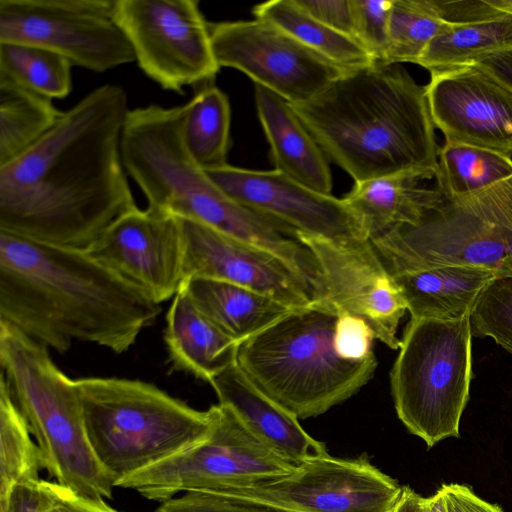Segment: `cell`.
I'll list each match as a JSON object with an SVG mask.
<instances>
[{
    "instance_id": "cell-1",
    "label": "cell",
    "mask_w": 512,
    "mask_h": 512,
    "mask_svg": "<svg viewBox=\"0 0 512 512\" xmlns=\"http://www.w3.org/2000/svg\"><path fill=\"white\" fill-rule=\"evenodd\" d=\"M129 110L123 87L101 85L1 166L0 231L87 250L136 208L121 153Z\"/></svg>"
},
{
    "instance_id": "cell-2",
    "label": "cell",
    "mask_w": 512,
    "mask_h": 512,
    "mask_svg": "<svg viewBox=\"0 0 512 512\" xmlns=\"http://www.w3.org/2000/svg\"><path fill=\"white\" fill-rule=\"evenodd\" d=\"M160 312L85 250L0 231V320L48 349L85 342L121 354Z\"/></svg>"
},
{
    "instance_id": "cell-3",
    "label": "cell",
    "mask_w": 512,
    "mask_h": 512,
    "mask_svg": "<svg viewBox=\"0 0 512 512\" xmlns=\"http://www.w3.org/2000/svg\"><path fill=\"white\" fill-rule=\"evenodd\" d=\"M326 157L354 182L408 173L435 177L439 147L426 88L398 64L351 70L291 104Z\"/></svg>"
},
{
    "instance_id": "cell-4",
    "label": "cell",
    "mask_w": 512,
    "mask_h": 512,
    "mask_svg": "<svg viewBox=\"0 0 512 512\" xmlns=\"http://www.w3.org/2000/svg\"><path fill=\"white\" fill-rule=\"evenodd\" d=\"M186 111V104L129 110L121 139L127 174L149 208L272 249L280 237L277 223L228 196L189 153L183 138Z\"/></svg>"
},
{
    "instance_id": "cell-5",
    "label": "cell",
    "mask_w": 512,
    "mask_h": 512,
    "mask_svg": "<svg viewBox=\"0 0 512 512\" xmlns=\"http://www.w3.org/2000/svg\"><path fill=\"white\" fill-rule=\"evenodd\" d=\"M337 311L326 303L295 309L239 344L236 363L266 396L298 419L316 417L356 394L377 360L342 359L333 334Z\"/></svg>"
},
{
    "instance_id": "cell-6",
    "label": "cell",
    "mask_w": 512,
    "mask_h": 512,
    "mask_svg": "<svg viewBox=\"0 0 512 512\" xmlns=\"http://www.w3.org/2000/svg\"><path fill=\"white\" fill-rule=\"evenodd\" d=\"M0 367V376L36 439L43 468L80 496L111 499L115 479L91 446L75 379L53 362L46 346L4 320Z\"/></svg>"
},
{
    "instance_id": "cell-7",
    "label": "cell",
    "mask_w": 512,
    "mask_h": 512,
    "mask_svg": "<svg viewBox=\"0 0 512 512\" xmlns=\"http://www.w3.org/2000/svg\"><path fill=\"white\" fill-rule=\"evenodd\" d=\"M91 446L115 483L207 437L214 409L197 410L154 384L75 379Z\"/></svg>"
},
{
    "instance_id": "cell-8",
    "label": "cell",
    "mask_w": 512,
    "mask_h": 512,
    "mask_svg": "<svg viewBox=\"0 0 512 512\" xmlns=\"http://www.w3.org/2000/svg\"><path fill=\"white\" fill-rule=\"evenodd\" d=\"M471 313L410 318L390 371L397 416L428 447L459 437L472 380Z\"/></svg>"
},
{
    "instance_id": "cell-9",
    "label": "cell",
    "mask_w": 512,
    "mask_h": 512,
    "mask_svg": "<svg viewBox=\"0 0 512 512\" xmlns=\"http://www.w3.org/2000/svg\"><path fill=\"white\" fill-rule=\"evenodd\" d=\"M370 241L390 273L454 265L500 271L512 253V176L444 199L417 224L391 227Z\"/></svg>"
},
{
    "instance_id": "cell-10",
    "label": "cell",
    "mask_w": 512,
    "mask_h": 512,
    "mask_svg": "<svg viewBox=\"0 0 512 512\" xmlns=\"http://www.w3.org/2000/svg\"><path fill=\"white\" fill-rule=\"evenodd\" d=\"M214 422L201 442L116 481L146 499L164 502L180 492L218 493L230 486L287 475L297 465L252 434L236 414L212 405Z\"/></svg>"
},
{
    "instance_id": "cell-11",
    "label": "cell",
    "mask_w": 512,
    "mask_h": 512,
    "mask_svg": "<svg viewBox=\"0 0 512 512\" xmlns=\"http://www.w3.org/2000/svg\"><path fill=\"white\" fill-rule=\"evenodd\" d=\"M402 490L367 454L339 458L327 453L287 475L236 484L214 494L280 512H393Z\"/></svg>"
},
{
    "instance_id": "cell-12",
    "label": "cell",
    "mask_w": 512,
    "mask_h": 512,
    "mask_svg": "<svg viewBox=\"0 0 512 512\" xmlns=\"http://www.w3.org/2000/svg\"><path fill=\"white\" fill-rule=\"evenodd\" d=\"M115 0H0V42L39 46L105 72L135 61Z\"/></svg>"
},
{
    "instance_id": "cell-13",
    "label": "cell",
    "mask_w": 512,
    "mask_h": 512,
    "mask_svg": "<svg viewBox=\"0 0 512 512\" xmlns=\"http://www.w3.org/2000/svg\"><path fill=\"white\" fill-rule=\"evenodd\" d=\"M114 20L140 69L165 90L182 94L220 69L197 0H115Z\"/></svg>"
},
{
    "instance_id": "cell-14",
    "label": "cell",
    "mask_w": 512,
    "mask_h": 512,
    "mask_svg": "<svg viewBox=\"0 0 512 512\" xmlns=\"http://www.w3.org/2000/svg\"><path fill=\"white\" fill-rule=\"evenodd\" d=\"M209 26L220 68L241 71L290 104L313 99L348 72L262 19Z\"/></svg>"
},
{
    "instance_id": "cell-15",
    "label": "cell",
    "mask_w": 512,
    "mask_h": 512,
    "mask_svg": "<svg viewBox=\"0 0 512 512\" xmlns=\"http://www.w3.org/2000/svg\"><path fill=\"white\" fill-rule=\"evenodd\" d=\"M320 268L326 301L338 312L361 318L375 339L399 349L397 329L407 311L401 288L369 239L335 242L297 234Z\"/></svg>"
},
{
    "instance_id": "cell-16",
    "label": "cell",
    "mask_w": 512,
    "mask_h": 512,
    "mask_svg": "<svg viewBox=\"0 0 512 512\" xmlns=\"http://www.w3.org/2000/svg\"><path fill=\"white\" fill-rule=\"evenodd\" d=\"M85 251L159 305L184 282L178 219L149 207L120 216Z\"/></svg>"
},
{
    "instance_id": "cell-17",
    "label": "cell",
    "mask_w": 512,
    "mask_h": 512,
    "mask_svg": "<svg viewBox=\"0 0 512 512\" xmlns=\"http://www.w3.org/2000/svg\"><path fill=\"white\" fill-rule=\"evenodd\" d=\"M205 171L228 196L297 234L335 242L369 239L361 219L344 198L313 190L276 170L226 164Z\"/></svg>"
},
{
    "instance_id": "cell-18",
    "label": "cell",
    "mask_w": 512,
    "mask_h": 512,
    "mask_svg": "<svg viewBox=\"0 0 512 512\" xmlns=\"http://www.w3.org/2000/svg\"><path fill=\"white\" fill-rule=\"evenodd\" d=\"M445 142L512 156V89L474 63L430 72L425 86Z\"/></svg>"
},
{
    "instance_id": "cell-19",
    "label": "cell",
    "mask_w": 512,
    "mask_h": 512,
    "mask_svg": "<svg viewBox=\"0 0 512 512\" xmlns=\"http://www.w3.org/2000/svg\"><path fill=\"white\" fill-rule=\"evenodd\" d=\"M184 281L209 278L237 284L293 308L315 301L306 283L278 256L202 223L178 218Z\"/></svg>"
},
{
    "instance_id": "cell-20",
    "label": "cell",
    "mask_w": 512,
    "mask_h": 512,
    "mask_svg": "<svg viewBox=\"0 0 512 512\" xmlns=\"http://www.w3.org/2000/svg\"><path fill=\"white\" fill-rule=\"evenodd\" d=\"M209 384L219 404L230 408L252 434L284 459L299 465L328 453L324 443L311 437L295 415L260 391L237 363Z\"/></svg>"
},
{
    "instance_id": "cell-21",
    "label": "cell",
    "mask_w": 512,
    "mask_h": 512,
    "mask_svg": "<svg viewBox=\"0 0 512 512\" xmlns=\"http://www.w3.org/2000/svg\"><path fill=\"white\" fill-rule=\"evenodd\" d=\"M258 118L270 144L274 170L313 190L331 194L332 174L327 157L294 112L291 104L255 85Z\"/></svg>"
},
{
    "instance_id": "cell-22",
    "label": "cell",
    "mask_w": 512,
    "mask_h": 512,
    "mask_svg": "<svg viewBox=\"0 0 512 512\" xmlns=\"http://www.w3.org/2000/svg\"><path fill=\"white\" fill-rule=\"evenodd\" d=\"M172 299L163 334L171 369L210 383L236 363L239 344L197 309L182 286Z\"/></svg>"
},
{
    "instance_id": "cell-23",
    "label": "cell",
    "mask_w": 512,
    "mask_h": 512,
    "mask_svg": "<svg viewBox=\"0 0 512 512\" xmlns=\"http://www.w3.org/2000/svg\"><path fill=\"white\" fill-rule=\"evenodd\" d=\"M407 302L410 318H458L472 312L499 270L473 265L441 266L391 273Z\"/></svg>"
},
{
    "instance_id": "cell-24",
    "label": "cell",
    "mask_w": 512,
    "mask_h": 512,
    "mask_svg": "<svg viewBox=\"0 0 512 512\" xmlns=\"http://www.w3.org/2000/svg\"><path fill=\"white\" fill-rule=\"evenodd\" d=\"M422 180L400 173L354 182L344 199L371 239L397 225L417 224L444 201L437 187H424L420 184Z\"/></svg>"
},
{
    "instance_id": "cell-25",
    "label": "cell",
    "mask_w": 512,
    "mask_h": 512,
    "mask_svg": "<svg viewBox=\"0 0 512 512\" xmlns=\"http://www.w3.org/2000/svg\"><path fill=\"white\" fill-rule=\"evenodd\" d=\"M182 287L197 309L238 344L295 310L268 295L226 281L192 278Z\"/></svg>"
},
{
    "instance_id": "cell-26",
    "label": "cell",
    "mask_w": 512,
    "mask_h": 512,
    "mask_svg": "<svg viewBox=\"0 0 512 512\" xmlns=\"http://www.w3.org/2000/svg\"><path fill=\"white\" fill-rule=\"evenodd\" d=\"M252 12L255 18L277 26L345 70L351 71L375 64L355 39L319 22L298 6L295 0L267 1L255 5Z\"/></svg>"
},
{
    "instance_id": "cell-27",
    "label": "cell",
    "mask_w": 512,
    "mask_h": 512,
    "mask_svg": "<svg viewBox=\"0 0 512 512\" xmlns=\"http://www.w3.org/2000/svg\"><path fill=\"white\" fill-rule=\"evenodd\" d=\"M62 113L51 99L0 78V167L36 143Z\"/></svg>"
},
{
    "instance_id": "cell-28",
    "label": "cell",
    "mask_w": 512,
    "mask_h": 512,
    "mask_svg": "<svg viewBox=\"0 0 512 512\" xmlns=\"http://www.w3.org/2000/svg\"><path fill=\"white\" fill-rule=\"evenodd\" d=\"M186 105L183 138L191 156L204 170L228 164L231 109L227 95L206 84Z\"/></svg>"
},
{
    "instance_id": "cell-29",
    "label": "cell",
    "mask_w": 512,
    "mask_h": 512,
    "mask_svg": "<svg viewBox=\"0 0 512 512\" xmlns=\"http://www.w3.org/2000/svg\"><path fill=\"white\" fill-rule=\"evenodd\" d=\"M512 176V157L453 142L439 148L436 187L444 199L473 194Z\"/></svg>"
},
{
    "instance_id": "cell-30",
    "label": "cell",
    "mask_w": 512,
    "mask_h": 512,
    "mask_svg": "<svg viewBox=\"0 0 512 512\" xmlns=\"http://www.w3.org/2000/svg\"><path fill=\"white\" fill-rule=\"evenodd\" d=\"M512 47V13L490 21L451 27L436 36L416 64L431 71L473 63Z\"/></svg>"
},
{
    "instance_id": "cell-31",
    "label": "cell",
    "mask_w": 512,
    "mask_h": 512,
    "mask_svg": "<svg viewBox=\"0 0 512 512\" xmlns=\"http://www.w3.org/2000/svg\"><path fill=\"white\" fill-rule=\"evenodd\" d=\"M68 59L23 43L0 42V78L48 99L65 98L72 88Z\"/></svg>"
},
{
    "instance_id": "cell-32",
    "label": "cell",
    "mask_w": 512,
    "mask_h": 512,
    "mask_svg": "<svg viewBox=\"0 0 512 512\" xmlns=\"http://www.w3.org/2000/svg\"><path fill=\"white\" fill-rule=\"evenodd\" d=\"M435 0H392L388 44L382 64L415 63L428 44L450 29Z\"/></svg>"
},
{
    "instance_id": "cell-33",
    "label": "cell",
    "mask_w": 512,
    "mask_h": 512,
    "mask_svg": "<svg viewBox=\"0 0 512 512\" xmlns=\"http://www.w3.org/2000/svg\"><path fill=\"white\" fill-rule=\"evenodd\" d=\"M0 376V499L13 485L39 479L40 450Z\"/></svg>"
},
{
    "instance_id": "cell-34",
    "label": "cell",
    "mask_w": 512,
    "mask_h": 512,
    "mask_svg": "<svg viewBox=\"0 0 512 512\" xmlns=\"http://www.w3.org/2000/svg\"><path fill=\"white\" fill-rule=\"evenodd\" d=\"M472 334L490 337L512 354V277L495 279L481 294L471 313Z\"/></svg>"
},
{
    "instance_id": "cell-35",
    "label": "cell",
    "mask_w": 512,
    "mask_h": 512,
    "mask_svg": "<svg viewBox=\"0 0 512 512\" xmlns=\"http://www.w3.org/2000/svg\"><path fill=\"white\" fill-rule=\"evenodd\" d=\"M354 37L375 63L385 59L392 0H351Z\"/></svg>"
},
{
    "instance_id": "cell-36",
    "label": "cell",
    "mask_w": 512,
    "mask_h": 512,
    "mask_svg": "<svg viewBox=\"0 0 512 512\" xmlns=\"http://www.w3.org/2000/svg\"><path fill=\"white\" fill-rule=\"evenodd\" d=\"M375 339L371 328L359 317L347 312H338L334 327L333 345L344 360L362 361L373 355Z\"/></svg>"
},
{
    "instance_id": "cell-37",
    "label": "cell",
    "mask_w": 512,
    "mask_h": 512,
    "mask_svg": "<svg viewBox=\"0 0 512 512\" xmlns=\"http://www.w3.org/2000/svg\"><path fill=\"white\" fill-rule=\"evenodd\" d=\"M442 19L451 27L475 24L512 13V0H435Z\"/></svg>"
},
{
    "instance_id": "cell-38",
    "label": "cell",
    "mask_w": 512,
    "mask_h": 512,
    "mask_svg": "<svg viewBox=\"0 0 512 512\" xmlns=\"http://www.w3.org/2000/svg\"><path fill=\"white\" fill-rule=\"evenodd\" d=\"M153 512H280L264 506L205 492H185L162 502Z\"/></svg>"
},
{
    "instance_id": "cell-39",
    "label": "cell",
    "mask_w": 512,
    "mask_h": 512,
    "mask_svg": "<svg viewBox=\"0 0 512 512\" xmlns=\"http://www.w3.org/2000/svg\"><path fill=\"white\" fill-rule=\"evenodd\" d=\"M53 505L52 482L38 479L13 485L0 499V512H52Z\"/></svg>"
},
{
    "instance_id": "cell-40",
    "label": "cell",
    "mask_w": 512,
    "mask_h": 512,
    "mask_svg": "<svg viewBox=\"0 0 512 512\" xmlns=\"http://www.w3.org/2000/svg\"><path fill=\"white\" fill-rule=\"evenodd\" d=\"M295 2L319 22L355 39L351 0H295Z\"/></svg>"
},
{
    "instance_id": "cell-41",
    "label": "cell",
    "mask_w": 512,
    "mask_h": 512,
    "mask_svg": "<svg viewBox=\"0 0 512 512\" xmlns=\"http://www.w3.org/2000/svg\"><path fill=\"white\" fill-rule=\"evenodd\" d=\"M439 489L444 496L446 512H504L497 504L477 496L467 485L443 484Z\"/></svg>"
},
{
    "instance_id": "cell-42",
    "label": "cell",
    "mask_w": 512,
    "mask_h": 512,
    "mask_svg": "<svg viewBox=\"0 0 512 512\" xmlns=\"http://www.w3.org/2000/svg\"><path fill=\"white\" fill-rule=\"evenodd\" d=\"M54 505L52 512H120L103 499L80 496L70 489L52 482Z\"/></svg>"
},
{
    "instance_id": "cell-43",
    "label": "cell",
    "mask_w": 512,
    "mask_h": 512,
    "mask_svg": "<svg viewBox=\"0 0 512 512\" xmlns=\"http://www.w3.org/2000/svg\"><path fill=\"white\" fill-rule=\"evenodd\" d=\"M473 63L512 89V47L485 55Z\"/></svg>"
},
{
    "instance_id": "cell-44",
    "label": "cell",
    "mask_w": 512,
    "mask_h": 512,
    "mask_svg": "<svg viewBox=\"0 0 512 512\" xmlns=\"http://www.w3.org/2000/svg\"><path fill=\"white\" fill-rule=\"evenodd\" d=\"M423 497L409 486H403L401 497L393 512H421Z\"/></svg>"
},
{
    "instance_id": "cell-45",
    "label": "cell",
    "mask_w": 512,
    "mask_h": 512,
    "mask_svg": "<svg viewBox=\"0 0 512 512\" xmlns=\"http://www.w3.org/2000/svg\"><path fill=\"white\" fill-rule=\"evenodd\" d=\"M421 512H446L444 496L440 489L429 497H423Z\"/></svg>"
},
{
    "instance_id": "cell-46",
    "label": "cell",
    "mask_w": 512,
    "mask_h": 512,
    "mask_svg": "<svg viewBox=\"0 0 512 512\" xmlns=\"http://www.w3.org/2000/svg\"><path fill=\"white\" fill-rule=\"evenodd\" d=\"M500 273L501 277H512V253L503 262Z\"/></svg>"
}]
</instances>
